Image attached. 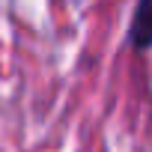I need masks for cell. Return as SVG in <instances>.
<instances>
[{"instance_id":"6da1fadb","label":"cell","mask_w":152,"mask_h":152,"mask_svg":"<svg viewBox=\"0 0 152 152\" xmlns=\"http://www.w3.org/2000/svg\"><path fill=\"white\" fill-rule=\"evenodd\" d=\"M131 36H134V45L137 48L152 45V0H140L137 18H134V27H131Z\"/></svg>"}]
</instances>
